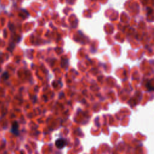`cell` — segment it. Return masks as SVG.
I'll use <instances>...</instances> for the list:
<instances>
[{
  "mask_svg": "<svg viewBox=\"0 0 154 154\" xmlns=\"http://www.w3.org/2000/svg\"><path fill=\"white\" fill-rule=\"evenodd\" d=\"M55 145L58 149H62L66 145V142L63 138H59L55 141Z\"/></svg>",
  "mask_w": 154,
  "mask_h": 154,
  "instance_id": "obj_1",
  "label": "cell"
},
{
  "mask_svg": "<svg viewBox=\"0 0 154 154\" xmlns=\"http://www.w3.org/2000/svg\"><path fill=\"white\" fill-rule=\"evenodd\" d=\"M18 124L17 122H14L12 125V132L15 135L18 134Z\"/></svg>",
  "mask_w": 154,
  "mask_h": 154,
  "instance_id": "obj_2",
  "label": "cell"
}]
</instances>
